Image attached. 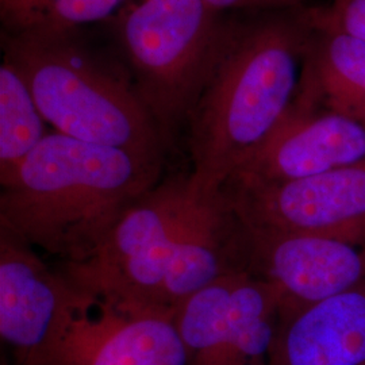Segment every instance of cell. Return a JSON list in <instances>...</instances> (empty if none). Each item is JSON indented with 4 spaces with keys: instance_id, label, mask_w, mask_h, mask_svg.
<instances>
[{
    "instance_id": "ac0fdd59",
    "label": "cell",
    "mask_w": 365,
    "mask_h": 365,
    "mask_svg": "<svg viewBox=\"0 0 365 365\" xmlns=\"http://www.w3.org/2000/svg\"><path fill=\"white\" fill-rule=\"evenodd\" d=\"M39 3L41 0H0L1 18L16 29L33 14Z\"/></svg>"
},
{
    "instance_id": "6da1fadb",
    "label": "cell",
    "mask_w": 365,
    "mask_h": 365,
    "mask_svg": "<svg viewBox=\"0 0 365 365\" xmlns=\"http://www.w3.org/2000/svg\"><path fill=\"white\" fill-rule=\"evenodd\" d=\"M244 268L242 227L223 192L200 194L190 175L158 182L119 218L87 260L60 271L78 291L172 310Z\"/></svg>"
},
{
    "instance_id": "52a82bcc",
    "label": "cell",
    "mask_w": 365,
    "mask_h": 365,
    "mask_svg": "<svg viewBox=\"0 0 365 365\" xmlns=\"http://www.w3.org/2000/svg\"><path fill=\"white\" fill-rule=\"evenodd\" d=\"M88 295L0 229V337L6 365H46Z\"/></svg>"
},
{
    "instance_id": "8992f818",
    "label": "cell",
    "mask_w": 365,
    "mask_h": 365,
    "mask_svg": "<svg viewBox=\"0 0 365 365\" xmlns=\"http://www.w3.org/2000/svg\"><path fill=\"white\" fill-rule=\"evenodd\" d=\"M185 365H271L279 295L249 272L226 274L175 309Z\"/></svg>"
},
{
    "instance_id": "277c9868",
    "label": "cell",
    "mask_w": 365,
    "mask_h": 365,
    "mask_svg": "<svg viewBox=\"0 0 365 365\" xmlns=\"http://www.w3.org/2000/svg\"><path fill=\"white\" fill-rule=\"evenodd\" d=\"M3 48L54 131L163 161L167 143L134 86L95 61L71 34L22 29L3 37Z\"/></svg>"
},
{
    "instance_id": "d6986e66",
    "label": "cell",
    "mask_w": 365,
    "mask_h": 365,
    "mask_svg": "<svg viewBox=\"0 0 365 365\" xmlns=\"http://www.w3.org/2000/svg\"><path fill=\"white\" fill-rule=\"evenodd\" d=\"M1 365H6V364H4V363H3V361H1Z\"/></svg>"
},
{
    "instance_id": "30bf717a",
    "label": "cell",
    "mask_w": 365,
    "mask_h": 365,
    "mask_svg": "<svg viewBox=\"0 0 365 365\" xmlns=\"http://www.w3.org/2000/svg\"><path fill=\"white\" fill-rule=\"evenodd\" d=\"M365 160V123L327 108L300 80L287 114L227 180H299Z\"/></svg>"
},
{
    "instance_id": "4fadbf2b",
    "label": "cell",
    "mask_w": 365,
    "mask_h": 365,
    "mask_svg": "<svg viewBox=\"0 0 365 365\" xmlns=\"http://www.w3.org/2000/svg\"><path fill=\"white\" fill-rule=\"evenodd\" d=\"M302 80L322 105L365 123V41L314 22Z\"/></svg>"
},
{
    "instance_id": "5b68a950",
    "label": "cell",
    "mask_w": 365,
    "mask_h": 365,
    "mask_svg": "<svg viewBox=\"0 0 365 365\" xmlns=\"http://www.w3.org/2000/svg\"><path fill=\"white\" fill-rule=\"evenodd\" d=\"M230 29L206 0H140L120 21L134 88L167 144L187 122Z\"/></svg>"
},
{
    "instance_id": "8fae6325",
    "label": "cell",
    "mask_w": 365,
    "mask_h": 365,
    "mask_svg": "<svg viewBox=\"0 0 365 365\" xmlns=\"http://www.w3.org/2000/svg\"><path fill=\"white\" fill-rule=\"evenodd\" d=\"M46 365H185L175 312L90 297Z\"/></svg>"
},
{
    "instance_id": "7c38bea8",
    "label": "cell",
    "mask_w": 365,
    "mask_h": 365,
    "mask_svg": "<svg viewBox=\"0 0 365 365\" xmlns=\"http://www.w3.org/2000/svg\"><path fill=\"white\" fill-rule=\"evenodd\" d=\"M271 365H365V284L279 314Z\"/></svg>"
},
{
    "instance_id": "7a4b0ae2",
    "label": "cell",
    "mask_w": 365,
    "mask_h": 365,
    "mask_svg": "<svg viewBox=\"0 0 365 365\" xmlns=\"http://www.w3.org/2000/svg\"><path fill=\"white\" fill-rule=\"evenodd\" d=\"M163 161L51 131L0 173V229L63 262L87 260L158 184Z\"/></svg>"
},
{
    "instance_id": "3957f363",
    "label": "cell",
    "mask_w": 365,
    "mask_h": 365,
    "mask_svg": "<svg viewBox=\"0 0 365 365\" xmlns=\"http://www.w3.org/2000/svg\"><path fill=\"white\" fill-rule=\"evenodd\" d=\"M312 33L304 15L230 29L187 119L190 180L197 192H221L287 114Z\"/></svg>"
},
{
    "instance_id": "e0dca14e",
    "label": "cell",
    "mask_w": 365,
    "mask_h": 365,
    "mask_svg": "<svg viewBox=\"0 0 365 365\" xmlns=\"http://www.w3.org/2000/svg\"><path fill=\"white\" fill-rule=\"evenodd\" d=\"M210 6L221 13L222 10L238 9H291L304 0H206Z\"/></svg>"
},
{
    "instance_id": "2e32d148",
    "label": "cell",
    "mask_w": 365,
    "mask_h": 365,
    "mask_svg": "<svg viewBox=\"0 0 365 365\" xmlns=\"http://www.w3.org/2000/svg\"><path fill=\"white\" fill-rule=\"evenodd\" d=\"M314 22L365 41V0H331L327 9L307 11Z\"/></svg>"
},
{
    "instance_id": "5bb4252c",
    "label": "cell",
    "mask_w": 365,
    "mask_h": 365,
    "mask_svg": "<svg viewBox=\"0 0 365 365\" xmlns=\"http://www.w3.org/2000/svg\"><path fill=\"white\" fill-rule=\"evenodd\" d=\"M46 120L21 72L0 66V173L14 168L46 137Z\"/></svg>"
},
{
    "instance_id": "9a60e30c",
    "label": "cell",
    "mask_w": 365,
    "mask_h": 365,
    "mask_svg": "<svg viewBox=\"0 0 365 365\" xmlns=\"http://www.w3.org/2000/svg\"><path fill=\"white\" fill-rule=\"evenodd\" d=\"M123 0H41L38 7L15 30L71 34L76 27L103 21Z\"/></svg>"
},
{
    "instance_id": "ba28073f",
    "label": "cell",
    "mask_w": 365,
    "mask_h": 365,
    "mask_svg": "<svg viewBox=\"0 0 365 365\" xmlns=\"http://www.w3.org/2000/svg\"><path fill=\"white\" fill-rule=\"evenodd\" d=\"M222 191L240 221L252 229L365 244V160L291 182H229Z\"/></svg>"
},
{
    "instance_id": "9c48e42d",
    "label": "cell",
    "mask_w": 365,
    "mask_h": 365,
    "mask_svg": "<svg viewBox=\"0 0 365 365\" xmlns=\"http://www.w3.org/2000/svg\"><path fill=\"white\" fill-rule=\"evenodd\" d=\"M242 227L247 272L274 288L279 314L298 312L365 284V244L252 229L244 223Z\"/></svg>"
}]
</instances>
